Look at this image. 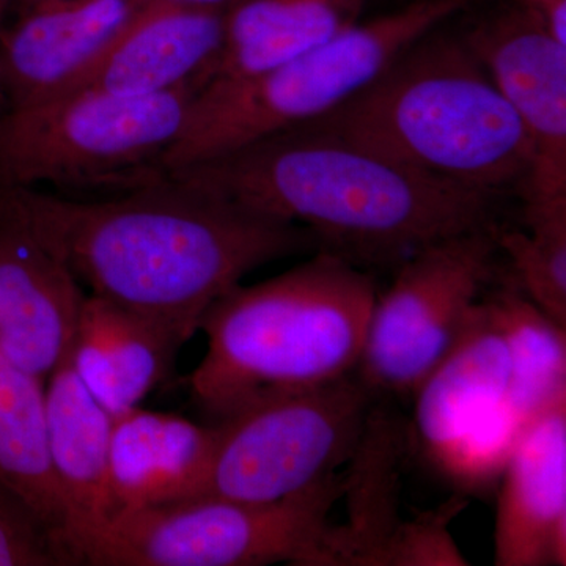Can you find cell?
Instances as JSON below:
<instances>
[{"mask_svg":"<svg viewBox=\"0 0 566 566\" xmlns=\"http://www.w3.org/2000/svg\"><path fill=\"white\" fill-rule=\"evenodd\" d=\"M465 7H394L289 61L248 76L205 82L164 158L166 174L324 117L363 91L412 41Z\"/></svg>","mask_w":566,"mask_h":566,"instance_id":"5","label":"cell"},{"mask_svg":"<svg viewBox=\"0 0 566 566\" xmlns=\"http://www.w3.org/2000/svg\"><path fill=\"white\" fill-rule=\"evenodd\" d=\"M376 294L370 274L326 251L234 286L200 322L207 353L188 378L193 405L218 420L260 398L356 374Z\"/></svg>","mask_w":566,"mask_h":566,"instance_id":"4","label":"cell"},{"mask_svg":"<svg viewBox=\"0 0 566 566\" xmlns=\"http://www.w3.org/2000/svg\"><path fill=\"white\" fill-rule=\"evenodd\" d=\"M412 397V433L428 463L465 493L491 490L526 423L510 401L509 353L485 296Z\"/></svg>","mask_w":566,"mask_h":566,"instance_id":"10","label":"cell"},{"mask_svg":"<svg viewBox=\"0 0 566 566\" xmlns=\"http://www.w3.org/2000/svg\"><path fill=\"white\" fill-rule=\"evenodd\" d=\"M551 35L566 44V0H515Z\"/></svg>","mask_w":566,"mask_h":566,"instance_id":"24","label":"cell"},{"mask_svg":"<svg viewBox=\"0 0 566 566\" xmlns=\"http://www.w3.org/2000/svg\"><path fill=\"white\" fill-rule=\"evenodd\" d=\"M223 36L226 9L144 0L77 88L150 96L203 85Z\"/></svg>","mask_w":566,"mask_h":566,"instance_id":"14","label":"cell"},{"mask_svg":"<svg viewBox=\"0 0 566 566\" xmlns=\"http://www.w3.org/2000/svg\"><path fill=\"white\" fill-rule=\"evenodd\" d=\"M524 230L499 227V253L517 290L566 327V202L523 207Z\"/></svg>","mask_w":566,"mask_h":566,"instance_id":"22","label":"cell"},{"mask_svg":"<svg viewBox=\"0 0 566 566\" xmlns=\"http://www.w3.org/2000/svg\"><path fill=\"white\" fill-rule=\"evenodd\" d=\"M61 538L18 491L0 480V566H70Z\"/></svg>","mask_w":566,"mask_h":566,"instance_id":"23","label":"cell"},{"mask_svg":"<svg viewBox=\"0 0 566 566\" xmlns=\"http://www.w3.org/2000/svg\"><path fill=\"white\" fill-rule=\"evenodd\" d=\"M370 0H233L207 81L232 80L322 46L360 21ZM205 81V82H207Z\"/></svg>","mask_w":566,"mask_h":566,"instance_id":"19","label":"cell"},{"mask_svg":"<svg viewBox=\"0 0 566 566\" xmlns=\"http://www.w3.org/2000/svg\"><path fill=\"white\" fill-rule=\"evenodd\" d=\"M169 2L189 3V6L214 7V9H227L233 0H169Z\"/></svg>","mask_w":566,"mask_h":566,"instance_id":"25","label":"cell"},{"mask_svg":"<svg viewBox=\"0 0 566 566\" xmlns=\"http://www.w3.org/2000/svg\"><path fill=\"white\" fill-rule=\"evenodd\" d=\"M144 0H20L0 24V87L10 107L80 87Z\"/></svg>","mask_w":566,"mask_h":566,"instance_id":"12","label":"cell"},{"mask_svg":"<svg viewBox=\"0 0 566 566\" xmlns=\"http://www.w3.org/2000/svg\"><path fill=\"white\" fill-rule=\"evenodd\" d=\"M497 227L424 245L376 294L356 375L376 397L412 395L497 281Z\"/></svg>","mask_w":566,"mask_h":566,"instance_id":"9","label":"cell"},{"mask_svg":"<svg viewBox=\"0 0 566 566\" xmlns=\"http://www.w3.org/2000/svg\"><path fill=\"white\" fill-rule=\"evenodd\" d=\"M0 480L18 491L39 512L61 538L66 551L69 512L52 469L48 447L44 381L11 363L2 349Z\"/></svg>","mask_w":566,"mask_h":566,"instance_id":"20","label":"cell"},{"mask_svg":"<svg viewBox=\"0 0 566 566\" xmlns=\"http://www.w3.org/2000/svg\"><path fill=\"white\" fill-rule=\"evenodd\" d=\"M167 177L264 218L303 227L357 266L497 227L499 200L408 169L337 134L297 126Z\"/></svg>","mask_w":566,"mask_h":566,"instance_id":"2","label":"cell"},{"mask_svg":"<svg viewBox=\"0 0 566 566\" xmlns=\"http://www.w3.org/2000/svg\"><path fill=\"white\" fill-rule=\"evenodd\" d=\"M494 565H566V398L528 420L499 479Z\"/></svg>","mask_w":566,"mask_h":566,"instance_id":"13","label":"cell"},{"mask_svg":"<svg viewBox=\"0 0 566 566\" xmlns=\"http://www.w3.org/2000/svg\"><path fill=\"white\" fill-rule=\"evenodd\" d=\"M85 294L28 233L0 221V349L36 378L69 357Z\"/></svg>","mask_w":566,"mask_h":566,"instance_id":"15","label":"cell"},{"mask_svg":"<svg viewBox=\"0 0 566 566\" xmlns=\"http://www.w3.org/2000/svg\"><path fill=\"white\" fill-rule=\"evenodd\" d=\"M485 300L504 337L510 360V401L527 423L566 398V327L502 277Z\"/></svg>","mask_w":566,"mask_h":566,"instance_id":"21","label":"cell"},{"mask_svg":"<svg viewBox=\"0 0 566 566\" xmlns=\"http://www.w3.org/2000/svg\"><path fill=\"white\" fill-rule=\"evenodd\" d=\"M48 447L66 512L65 546L74 547L114 515L109 453L114 417L93 397L69 357L44 381Z\"/></svg>","mask_w":566,"mask_h":566,"instance_id":"16","label":"cell"},{"mask_svg":"<svg viewBox=\"0 0 566 566\" xmlns=\"http://www.w3.org/2000/svg\"><path fill=\"white\" fill-rule=\"evenodd\" d=\"M200 87L150 96L77 88L10 107L0 118V186L114 196L155 185Z\"/></svg>","mask_w":566,"mask_h":566,"instance_id":"6","label":"cell"},{"mask_svg":"<svg viewBox=\"0 0 566 566\" xmlns=\"http://www.w3.org/2000/svg\"><path fill=\"white\" fill-rule=\"evenodd\" d=\"M20 2V0H0V20L3 21V18H6L7 11L10 10L11 6H14V3Z\"/></svg>","mask_w":566,"mask_h":566,"instance_id":"27","label":"cell"},{"mask_svg":"<svg viewBox=\"0 0 566 566\" xmlns=\"http://www.w3.org/2000/svg\"><path fill=\"white\" fill-rule=\"evenodd\" d=\"M348 476L270 504L191 499L125 510L74 547L76 565L334 566L329 515Z\"/></svg>","mask_w":566,"mask_h":566,"instance_id":"7","label":"cell"},{"mask_svg":"<svg viewBox=\"0 0 566 566\" xmlns=\"http://www.w3.org/2000/svg\"><path fill=\"white\" fill-rule=\"evenodd\" d=\"M214 442V423H196L172 412L136 406L114 417L109 453L114 515L191 499L202 485Z\"/></svg>","mask_w":566,"mask_h":566,"instance_id":"17","label":"cell"},{"mask_svg":"<svg viewBox=\"0 0 566 566\" xmlns=\"http://www.w3.org/2000/svg\"><path fill=\"white\" fill-rule=\"evenodd\" d=\"M0 221L33 238L92 296L161 323L186 342L208 308L253 270L318 251L303 227L170 177L98 199L0 186Z\"/></svg>","mask_w":566,"mask_h":566,"instance_id":"1","label":"cell"},{"mask_svg":"<svg viewBox=\"0 0 566 566\" xmlns=\"http://www.w3.org/2000/svg\"><path fill=\"white\" fill-rule=\"evenodd\" d=\"M376 400L353 374L260 398L214 420L210 464L191 499L270 504L311 490L353 463Z\"/></svg>","mask_w":566,"mask_h":566,"instance_id":"8","label":"cell"},{"mask_svg":"<svg viewBox=\"0 0 566 566\" xmlns=\"http://www.w3.org/2000/svg\"><path fill=\"white\" fill-rule=\"evenodd\" d=\"M534 147L523 207L566 200V44L515 0H499L460 29Z\"/></svg>","mask_w":566,"mask_h":566,"instance_id":"11","label":"cell"},{"mask_svg":"<svg viewBox=\"0 0 566 566\" xmlns=\"http://www.w3.org/2000/svg\"><path fill=\"white\" fill-rule=\"evenodd\" d=\"M185 344L170 327L88 294L71 360L93 397L117 417L161 385Z\"/></svg>","mask_w":566,"mask_h":566,"instance_id":"18","label":"cell"},{"mask_svg":"<svg viewBox=\"0 0 566 566\" xmlns=\"http://www.w3.org/2000/svg\"><path fill=\"white\" fill-rule=\"evenodd\" d=\"M419 2H458L464 3V6H471V3L476 2V0H397L395 7L409 6V3H419Z\"/></svg>","mask_w":566,"mask_h":566,"instance_id":"26","label":"cell"},{"mask_svg":"<svg viewBox=\"0 0 566 566\" xmlns=\"http://www.w3.org/2000/svg\"><path fill=\"white\" fill-rule=\"evenodd\" d=\"M447 22L412 41L363 91L305 125L465 191L497 200L520 193L534 164L526 128Z\"/></svg>","mask_w":566,"mask_h":566,"instance_id":"3","label":"cell"}]
</instances>
